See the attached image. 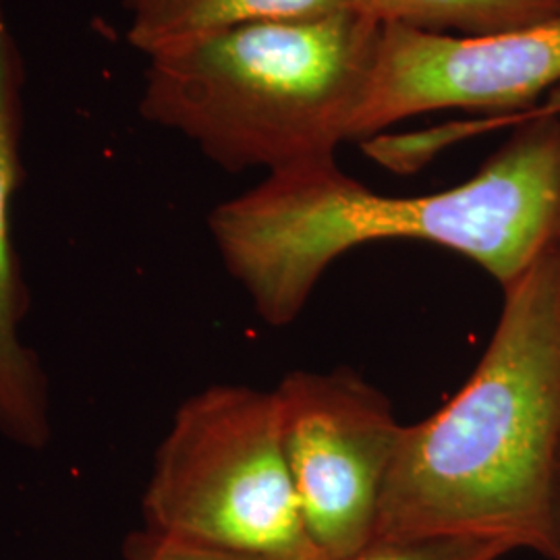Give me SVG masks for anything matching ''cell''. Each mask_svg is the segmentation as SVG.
I'll return each instance as SVG.
<instances>
[{"mask_svg": "<svg viewBox=\"0 0 560 560\" xmlns=\"http://www.w3.org/2000/svg\"><path fill=\"white\" fill-rule=\"evenodd\" d=\"M515 131L471 179L428 196H382L337 159L268 173L219 203L208 231L268 326L295 320L332 261L376 241H425L502 287L560 237V117H506Z\"/></svg>", "mask_w": 560, "mask_h": 560, "instance_id": "1", "label": "cell"}, {"mask_svg": "<svg viewBox=\"0 0 560 560\" xmlns=\"http://www.w3.org/2000/svg\"><path fill=\"white\" fill-rule=\"evenodd\" d=\"M560 463V237L502 287L459 393L405 425L374 540L474 538L555 557Z\"/></svg>", "mask_w": 560, "mask_h": 560, "instance_id": "2", "label": "cell"}, {"mask_svg": "<svg viewBox=\"0 0 560 560\" xmlns=\"http://www.w3.org/2000/svg\"><path fill=\"white\" fill-rule=\"evenodd\" d=\"M382 25L358 11L256 23L145 57L141 117L224 171L337 159L365 101Z\"/></svg>", "mask_w": 560, "mask_h": 560, "instance_id": "3", "label": "cell"}, {"mask_svg": "<svg viewBox=\"0 0 560 560\" xmlns=\"http://www.w3.org/2000/svg\"><path fill=\"white\" fill-rule=\"evenodd\" d=\"M141 506L159 534L266 560H326L301 515L275 388L212 384L183 400Z\"/></svg>", "mask_w": 560, "mask_h": 560, "instance_id": "4", "label": "cell"}, {"mask_svg": "<svg viewBox=\"0 0 560 560\" xmlns=\"http://www.w3.org/2000/svg\"><path fill=\"white\" fill-rule=\"evenodd\" d=\"M275 393L307 534L324 559H349L376 538L405 425L386 395L349 368L293 370Z\"/></svg>", "mask_w": 560, "mask_h": 560, "instance_id": "5", "label": "cell"}, {"mask_svg": "<svg viewBox=\"0 0 560 560\" xmlns=\"http://www.w3.org/2000/svg\"><path fill=\"white\" fill-rule=\"evenodd\" d=\"M559 85L560 13L486 36L382 25L353 140H372L400 120L446 108L515 115Z\"/></svg>", "mask_w": 560, "mask_h": 560, "instance_id": "6", "label": "cell"}, {"mask_svg": "<svg viewBox=\"0 0 560 560\" xmlns=\"http://www.w3.org/2000/svg\"><path fill=\"white\" fill-rule=\"evenodd\" d=\"M23 62L0 0V436L25 451L52 439V399L42 361L23 339L27 291L13 241V203L21 180Z\"/></svg>", "mask_w": 560, "mask_h": 560, "instance_id": "7", "label": "cell"}, {"mask_svg": "<svg viewBox=\"0 0 560 560\" xmlns=\"http://www.w3.org/2000/svg\"><path fill=\"white\" fill-rule=\"evenodd\" d=\"M127 42L143 57L256 23L324 20L355 11V0H136Z\"/></svg>", "mask_w": 560, "mask_h": 560, "instance_id": "8", "label": "cell"}, {"mask_svg": "<svg viewBox=\"0 0 560 560\" xmlns=\"http://www.w3.org/2000/svg\"><path fill=\"white\" fill-rule=\"evenodd\" d=\"M355 11L381 25L486 36L550 20L560 0H355Z\"/></svg>", "mask_w": 560, "mask_h": 560, "instance_id": "9", "label": "cell"}, {"mask_svg": "<svg viewBox=\"0 0 560 560\" xmlns=\"http://www.w3.org/2000/svg\"><path fill=\"white\" fill-rule=\"evenodd\" d=\"M511 552L494 541L474 538L374 540L345 560H502Z\"/></svg>", "mask_w": 560, "mask_h": 560, "instance_id": "10", "label": "cell"}, {"mask_svg": "<svg viewBox=\"0 0 560 560\" xmlns=\"http://www.w3.org/2000/svg\"><path fill=\"white\" fill-rule=\"evenodd\" d=\"M127 555L129 560H266L201 541L166 536L152 529H143L131 536Z\"/></svg>", "mask_w": 560, "mask_h": 560, "instance_id": "11", "label": "cell"}, {"mask_svg": "<svg viewBox=\"0 0 560 560\" xmlns=\"http://www.w3.org/2000/svg\"><path fill=\"white\" fill-rule=\"evenodd\" d=\"M513 119H525V117H560V85L555 88L540 104H536L534 108L529 110H523V113H515V115H509Z\"/></svg>", "mask_w": 560, "mask_h": 560, "instance_id": "12", "label": "cell"}, {"mask_svg": "<svg viewBox=\"0 0 560 560\" xmlns=\"http://www.w3.org/2000/svg\"><path fill=\"white\" fill-rule=\"evenodd\" d=\"M552 560H560V463L557 490H555V557Z\"/></svg>", "mask_w": 560, "mask_h": 560, "instance_id": "13", "label": "cell"}, {"mask_svg": "<svg viewBox=\"0 0 560 560\" xmlns=\"http://www.w3.org/2000/svg\"><path fill=\"white\" fill-rule=\"evenodd\" d=\"M131 2H136V0H122V4H125V7H129Z\"/></svg>", "mask_w": 560, "mask_h": 560, "instance_id": "14", "label": "cell"}]
</instances>
